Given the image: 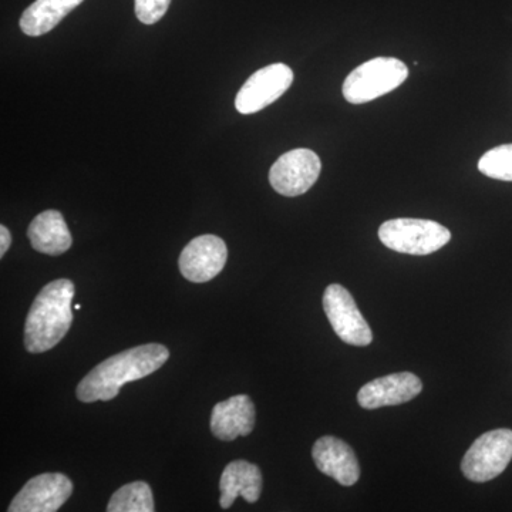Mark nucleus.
Segmentation results:
<instances>
[{
  "instance_id": "obj_14",
  "label": "nucleus",
  "mask_w": 512,
  "mask_h": 512,
  "mask_svg": "<svg viewBox=\"0 0 512 512\" xmlns=\"http://www.w3.org/2000/svg\"><path fill=\"white\" fill-rule=\"evenodd\" d=\"M262 473L258 466L245 460L229 463L222 471L220 505L224 510L232 507L238 497L244 498L249 504L259 500L262 493Z\"/></svg>"
},
{
  "instance_id": "obj_6",
  "label": "nucleus",
  "mask_w": 512,
  "mask_h": 512,
  "mask_svg": "<svg viewBox=\"0 0 512 512\" xmlns=\"http://www.w3.org/2000/svg\"><path fill=\"white\" fill-rule=\"evenodd\" d=\"M322 163L315 151L296 148L276 160L269 171V183L284 197H298L318 181Z\"/></svg>"
},
{
  "instance_id": "obj_9",
  "label": "nucleus",
  "mask_w": 512,
  "mask_h": 512,
  "mask_svg": "<svg viewBox=\"0 0 512 512\" xmlns=\"http://www.w3.org/2000/svg\"><path fill=\"white\" fill-rule=\"evenodd\" d=\"M73 494V483L60 473L33 477L13 498L9 512H55Z\"/></svg>"
},
{
  "instance_id": "obj_4",
  "label": "nucleus",
  "mask_w": 512,
  "mask_h": 512,
  "mask_svg": "<svg viewBox=\"0 0 512 512\" xmlns=\"http://www.w3.org/2000/svg\"><path fill=\"white\" fill-rule=\"evenodd\" d=\"M379 239L384 247L407 255H430L451 239V232L436 221L396 218L383 222Z\"/></svg>"
},
{
  "instance_id": "obj_12",
  "label": "nucleus",
  "mask_w": 512,
  "mask_h": 512,
  "mask_svg": "<svg viewBox=\"0 0 512 512\" xmlns=\"http://www.w3.org/2000/svg\"><path fill=\"white\" fill-rule=\"evenodd\" d=\"M312 457L320 473L340 485L352 487L359 481L360 466L355 451L338 437H320L312 448Z\"/></svg>"
},
{
  "instance_id": "obj_1",
  "label": "nucleus",
  "mask_w": 512,
  "mask_h": 512,
  "mask_svg": "<svg viewBox=\"0 0 512 512\" xmlns=\"http://www.w3.org/2000/svg\"><path fill=\"white\" fill-rule=\"evenodd\" d=\"M170 352L163 345L148 343L124 350L94 367L77 386V399L83 403L109 402L126 383L153 375L167 362Z\"/></svg>"
},
{
  "instance_id": "obj_20",
  "label": "nucleus",
  "mask_w": 512,
  "mask_h": 512,
  "mask_svg": "<svg viewBox=\"0 0 512 512\" xmlns=\"http://www.w3.org/2000/svg\"><path fill=\"white\" fill-rule=\"evenodd\" d=\"M10 244H12V235H10V231L5 225L0 227V256H3L8 252L10 248Z\"/></svg>"
},
{
  "instance_id": "obj_7",
  "label": "nucleus",
  "mask_w": 512,
  "mask_h": 512,
  "mask_svg": "<svg viewBox=\"0 0 512 512\" xmlns=\"http://www.w3.org/2000/svg\"><path fill=\"white\" fill-rule=\"evenodd\" d=\"M323 309L336 335L343 342L353 346H369L373 342L369 323L357 308L353 296L342 285L332 284L326 288Z\"/></svg>"
},
{
  "instance_id": "obj_13",
  "label": "nucleus",
  "mask_w": 512,
  "mask_h": 512,
  "mask_svg": "<svg viewBox=\"0 0 512 512\" xmlns=\"http://www.w3.org/2000/svg\"><path fill=\"white\" fill-rule=\"evenodd\" d=\"M255 404L247 394H238L215 404L211 414V431L217 439L234 441L248 436L255 427Z\"/></svg>"
},
{
  "instance_id": "obj_5",
  "label": "nucleus",
  "mask_w": 512,
  "mask_h": 512,
  "mask_svg": "<svg viewBox=\"0 0 512 512\" xmlns=\"http://www.w3.org/2000/svg\"><path fill=\"white\" fill-rule=\"evenodd\" d=\"M511 460L512 430L488 431L468 448L461 471L473 483H487L503 474Z\"/></svg>"
},
{
  "instance_id": "obj_16",
  "label": "nucleus",
  "mask_w": 512,
  "mask_h": 512,
  "mask_svg": "<svg viewBox=\"0 0 512 512\" xmlns=\"http://www.w3.org/2000/svg\"><path fill=\"white\" fill-rule=\"evenodd\" d=\"M82 2L83 0H36L23 12L20 29L30 37L46 35Z\"/></svg>"
},
{
  "instance_id": "obj_15",
  "label": "nucleus",
  "mask_w": 512,
  "mask_h": 512,
  "mask_svg": "<svg viewBox=\"0 0 512 512\" xmlns=\"http://www.w3.org/2000/svg\"><path fill=\"white\" fill-rule=\"evenodd\" d=\"M28 237L33 249L40 254L62 255L73 244L72 234L59 211L49 210L37 215L29 225Z\"/></svg>"
},
{
  "instance_id": "obj_2",
  "label": "nucleus",
  "mask_w": 512,
  "mask_h": 512,
  "mask_svg": "<svg viewBox=\"0 0 512 512\" xmlns=\"http://www.w3.org/2000/svg\"><path fill=\"white\" fill-rule=\"evenodd\" d=\"M73 298L70 279H57L39 292L26 318L25 346L29 353L47 352L67 335L73 322Z\"/></svg>"
},
{
  "instance_id": "obj_3",
  "label": "nucleus",
  "mask_w": 512,
  "mask_h": 512,
  "mask_svg": "<svg viewBox=\"0 0 512 512\" xmlns=\"http://www.w3.org/2000/svg\"><path fill=\"white\" fill-rule=\"evenodd\" d=\"M409 77V69L394 57H375L360 64L346 77L343 97L350 104H365L379 99L402 86Z\"/></svg>"
},
{
  "instance_id": "obj_17",
  "label": "nucleus",
  "mask_w": 512,
  "mask_h": 512,
  "mask_svg": "<svg viewBox=\"0 0 512 512\" xmlns=\"http://www.w3.org/2000/svg\"><path fill=\"white\" fill-rule=\"evenodd\" d=\"M153 491L144 481L123 485L111 495L107 511L109 512H153Z\"/></svg>"
},
{
  "instance_id": "obj_18",
  "label": "nucleus",
  "mask_w": 512,
  "mask_h": 512,
  "mask_svg": "<svg viewBox=\"0 0 512 512\" xmlns=\"http://www.w3.org/2000/svg\"><path fill=\"white\" fill-rule=\"evenodd\" d=\"M478 170L494 180L512 181V144L487 151L478 161Z\"/></svg>"
},
{
  "instance_id": "obj_11",
  "label": "nucleus",
  "mask_w": 512,
  "mask_h": 512,
  "mask_svg": "<svg viewBox=\"0 0 512 512\" xmlns=\"http://www.w3.org/2000/svg\"><path fill=\"white\" fill-rule=\"evenodd\" d=\"M421 390L423 383L413 373H393L366 383L357 393V402L367 410L399 406L419 396Z\"/></svg>"
},
{
  "instance_id": "obj_8",
  "label": "nucleus",
  "mask_w": 512,
  "mask_h": 512,
  "mask_svg": "<svg viewBox=\"0 0 512 512\" xmlns=\"http://www.w3.org/2000/svg\"><path fill=\"white\" fill-rule=\"evenodd\" d=\"M293 83L291 67L284 63L269 64L252 74L241 87L235 107L241 114H254L281 99Z\"/></svg>"
},
{
  "instance_id": "obj_10",
  "label": "nucleus",
  "mask_w": 512,
  "mask_h": 512,
  "mask_svg": "<svg viewBox=\"0 0 512 512\" xmlns=\"http://www.w3.org/2000/svg\"><path fill=\"white\" fill-rule=\"evenodd\" d=\"M227 244L215 235H201L192 239L181 252V274L195 284L211 281L227 264Z\"/></svg>"
},
{
  "instance_id": "obj_19",
  "label": "nucleus",
  "mask_w": 512,
  "mask_h": 512,
  "mask_svg": "<svg viewBox=\"0 0 512 512\" xmlns=\"http://www.w3.org/2000/svg\"><path fill=\"white\" fill-rule=\"evenodd\" d=\"M171 0H136L134 10L138 20L144 25H154L158 20L163 19Z\"/></svg>"
}]
</instances>
